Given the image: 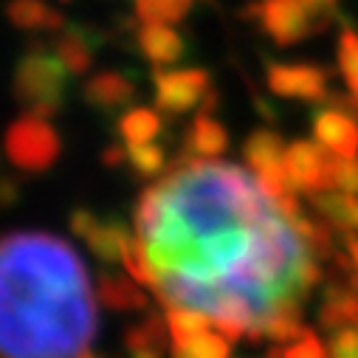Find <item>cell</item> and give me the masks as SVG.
Wrapping results in <instances>:
<instances>
[{"label": "cell", "instance_id": "cell-8", "mask_svg": "<svg viewBox=\"0 0 358 358\" xmlns=\"http://www.w3.org/2000/svg\"><path fill=\"white\" fill-rule=\"evenodd\" d=\"M68 226L73 231V237H79L91 254L102 262V265H116L124 257V248L130 245V229L119 215H96L87 206H76L68 217Z\"/></svg>", "mask_w": 358, "mask_h": 358}, {"label": "cell", "instance_id": "cell-26", "mask_svg": "<svg viewBox=\"0 0 358 358\" xmlns=\"http://www.w3.org/2000/svg\"><path fill=\"white\" fill-rule=\"evenodd\" d=\"M338 71L347 87V96L358 105V31L344 23L338 34Z\"/></svg>", "mask_w": 358, "mask_h": 358}, {"label": "cell", "instance_id": "cell-31", "mask_svg": "<svg viewBox=\"0 0 358 358\" xmlns=\"http://www.w3.org/2000/svg\"><path fill=\"white\" fill-rule=\"evenodd\" d=\"M23 198V181L15 175H0V212H9Z\"/></svg>", "mask_w": 358, "mask_h": 358}, {"label": "cell", "instance_id": "cell-7", "mask_svg": "<svg viewBox=\"0 0 358 358\" xmlns=\"http://www.w3.org/2000/svg\"><path fill=\"white\" fill-rule=\"evenodd\" d=\"M313 136L336 158H358V105L350 96H330L313 110Z\"/></svg>", "mask_w": 358, "mask_h": 358}, {"label": "cell", "instance_id": "cell-14", "mask_svg": "<svg viewBox=\"0 0 358 358\" xmlns=\"http://www.w3.org/2000/svg\"><path fill=\"white\" fill-rule=\"evenodd\" d=\"M136 48L150 65H158V68L175 65L187 57L184 34L172 26H161V23H141L136 29Z\"/></svg>", "mask_w": 358, "mask_h": 358}, {"label": "cell", "instance_id": "cell-5", "mask_svg": "<svg viewBox=\"0 0 358 358\" xmlns=\"http://www.w3.org/2000/svg\"><path fill=\"white\" fill-rule=\"evenodd\" d=\"M152 91L155 108L166 116H184L189 110L212 113L217 102L212 73L203 68H155Z\"/></svg>", "mask_w": 358, "mask_h": 358}, {"label": "cell", "instance_id": "cell-17", "mask_svg": "<svg viewBox=\"0 0 358 358\" xmlns=\"http://www.w3.org/2000/svg\"><path fill=\"white\" fill-rule=\"evenodd\" d=\"M310 212H316L324 223H330L341 234H358V198L352 192H313L308 195Z\"/></svg>", "mask_w": 358, "mask_h": 358}, {"label": "cell", "instance_id": "cell-9", "mask_svg": "<svg viewBox=\"0 0 358 358\" xmlns=\"http://www.w3.org/2000/svg\"><path fill=\"white\" fill-rule=\"evenodd\" d=\"M268 91L296 102H324L330 96V73L310 62H268L265 71Z\"/></svg>", "mask_w": 358, "mask_h": 358}, {"label": "cell", "instance_id": "cell-15", "mask_svg": "<svg viewBox=\"0 0 358 358\" xmlns=\"http://www.w3.org/2000/svg\"><path fill=\"white\" fill-rule=\"evenodd\" d=\"M96 299L113 313H133L150 308V299L136 285V280L130 274H119L113 265H102V271L96 274Z\"/></svg>", "mask_w": 358, "mask_h": 358}, {"label": "cell", "instance_id": "cell-4", "mask_svg": "<svg viewBox=\"0 0 358 358\" xmlns=\"http://www.w3.org/2000/svg\"><path fill=\"white\" fill-rule=\"evenodd\" d=\"M3 150H6V158L12 161V166H17L29 175H40V172H48L59 161L62 138L48 119L23 113L6 127Z\"/></svg>", "mask_w": 358, "mask_h": 358}, {"label": "cell", "instance_id": "cell-1", "mask_svg": "<svg viewBox=\"0 0 358 358\" xmlns=\"http://www.w3.org/2000/svg\"><path fill=\"white\" fill-rule=\"evenodd\" d=\"M136 240L164 308L203 310L229 341L268 316H302L322 259L257 178L226 161L178 155L136 203Z\"/></svg>", "mask_w": 358, "mask_h": 358}, {"label": "cell", "instance_id": "cell-37", "mask_svg": "<svg viewBox=\"0 0 358 358\" xmlns=\"http://www.w3.org/2000/svg\"><path fill=\"white\" fill-rule=\"evenodd\" d=\"M79 358H99V355H94V352H91V350H87V352H82V355H79Z\"/></svg>", "mask_w": 358, "mask_h": 358}, {"label": "cell", "instance_id": "cell-11", "mask_svg": "<svg viewBox=\"0 0 358 358\" xmlns=\"http://www.w3.org/2000/svg\"><path fill=\"white\" fill-rule=\"evenodd\" d=\"M333 161L330 152L316 144L296 138L285 150V169L296 192L313 195V192H327L333 189Z\"/></svg>", "mask_w": 358, "mask_h": 358}, {"label": "cell", "instance_id": "cell-35", "mask_svg": "<svg viewBox=\"0 0 358 358\" xmlns=\"http://www.w3.org/2000/svg\"><path fill=\"white\" fill-rule=\"evenodd\" d=\"M130 358H164V352H158V350H138V352H130Z\"/></svg>", "mask_w": 358, "mask_h": 358}, {"label": "cell", "instance_id": "cell-34", "mask_svg": "<svg viewBox=\"0 0 358 358\" xmlns=\"http://www.w3.org/2000/svg\"><path fill=\"white\" fill-rule=\"evenodd\" d=\"M344 254L358 268V234H344Z\"/></svg>", "mask_w": 358, "mask_h": 358}, {"label": "cell", "instance_id": "cell-25", "mask_svg": "<svg viewBox=\"0 0 358 358\" xmlns=\"http://www.w3.org/2000/svg\"><path fill=\"white\" fill-rule=\"evenodd\" d=\"M195 6V0H136V17L141 23L172 26L181 23Z\"/></svg>", "mask_w": 358, "mask_h": 358}, {"label": "cell", "instance_id": "cell-24", "mask_svg": "<svg viewBox=\"0 0 358 358\" xmlns=\"http://www.w3.org/2000/svg\"><path fill=\"white\" fill-rule=\"evenodd\" d=\"M172 358H231V341L220 333H201L189 341L169 344Z\"/></svg>", "mask_w": 358, "mask_h": 358}, {"label": "cell", "instance_id": "cell-33", "mask_svg": "<svg viewBox=\"0 0 358 358\" xmlns=\"http://www.w3.org/2000/svg\"><path fill=\"white\" fill-rule=\"evenodd\" d=\"M102 164H105L108 169H119V166H124V164H127V150H124V144H122V141L108 144V147L102 150Z\"/></svg>", "mask_w": 358, "mask_h": 358}, {"label": "cell", "instance_id": "cell-29", "mask_svg": "<svg viewBox=\"0 0 358 358\" xmlns=\"http://www.w3.org/2000/svg\"><path fill=\"white\" fill-rule=\"evenodd\" d=\"M330 358H358V324L330 330Z\"/></svg>", "mask_w": 358, "mask_h": 358}, {"label": "cell", "instance_id": "cell-13", "mask_svg": "<svg viewBox=\"0 0 358 358\" xmlns=\"http://www.w3.org/2000/svg\"><path fill=\"white\" fill-rule=\"evenodd\" d=\"M105 34L94 26H87V23H68L59 37L54 40V54L65 62V68L71 71V76H82L91 71L94 65V57L102 45Z\"/></svg>", "mask_w": 358, "mask_h": 358}, {"label": "cell", "instance_id": "cell-19", "mask_svg": "<svg viewBox=\"0 0 358 358\" xmlns=\"http://www.w3.org/2000/svg\"><path fill=\"white\" fill-rule=\"evenodd\" d=\"M164 119L152 108H127L116 119V136L122 144H152L164 136Z\"/></svg>", "mask_w": 358, "mask_h": 358}, {"label": "cell", "instance_id": "cell-22", "mask_svg": "<svg viewBox=\"0 0 358 358\" xmlns=\"http://www.w3.org/2000/svg\"><path fill=\"white\" fill-rule=\"evenodd\" d=\"M308 327L302 324V316H291V313H274L262 319L251 333L248 341L259 344V341H274V344H291L296 341Z\"/></svg>", "mask_w": 358, "mask_h": 358}, {"label": "cell", "instance_id": "cell-36", "mask_svg": "<svg viewBox=\"0 0 358 358\" xmlns=\"http://www.w3.org/2000/svg\"><path fill=\"white\" fill-rule=\"evenodd\" d=\"M262 358H282V350H280V347H277V350H268Z\"/></svg>", "mask_w": 358, "mask_h": 358}, {"label": "cell", "instance_id": "cell-10", "mask_svg": "<svg viewBox=\"0 0 358 358\" xmlns=\"http://www.w3.org/2000/svg\"><path fill=\"white\" fill-rule=\"evenodd\" d=\"M251 15L257 17L259 29L282 48L296 45L299 40L319 31L313 15L305 9L302 0H262L251 9Z\"/></svg>", "mask_w": 358, "mask_h": 358}, {"label": "cell", "instance_id": "cell-20", "mask_svg": "<svg viewBox=\"0 0 358 358\" xmlns=\"http://www.w3.org/2000/svg\"><path fill=\"white\" fill-rule=\"evenodd\" d=\"M166 347H169L166 319L158 310H152V308H147L141 313V319L127 324V330H124V350L127 352H138V350H158V352H164Z\"/></svg>", "mask_w": 358, "mask_h": 358}, {"label": "cell", "instance_id": "cell-28", "mask_svg": "<svg viewBox=\"0 0 358 358\" xmlns=\"http://www.w3.org/2000/svg\"><path fill=\"white\" fill-rule=\"evenodd\" d=\"M282 358H330V350L322 344V338L308 327L296 341L282 347Z\"/></svg>", "mask_w": 358, "mask_h": 358}, {"label": "cell", "instance_id": "cell-3", "mask_svg": "<svg viewBox=\"0 0 358 358\" xmlns=\"http://www.w3.org/2000/svg\"><path fill=\"white\" fill-rule=\"evenodd\" d=\"M68 85L71 71L54 54V48L43 43H29V48L20 54L15 65L12 79V94L17 105L31 116L51 119L68 102Z\"/></svg>", "mask_w": 358, "mask_h": 358}, {"label": "cell", "instance_id": "cell-6", "mask_svg": "<svg viewBox=\"0 0 358 358\" xmlns=\"http://www.w3.org/2000/svg\"><path fill=\"white\" fill-rule=\"evenodd\" d=\"M285 150L288 147H285L282 136L268 127L251 130V136L243 141V158H245L248 169L254 172L259 189L265 195H271L274 201L296 192L288 178V169H285Z\"/></svg>", "mask_w": 358, "mask_h": 358}, {"label": "cell", "instance_id": "cell-18", "mask_svg": "<svg viewBox=\"0 0 358 358\" xmlns=\"http://www.w3.org/2000/svg\"><path fill=\"white\" fill-rule=\"evenodd\" d=\"M6 20L20 31H62L68 23L62 15L48 6L45 0H9L6 3Z\"/></svg>", "mask_w": 358, "mask_h": 358}, {"label": "cell", "instance_id": "cell-2", "mask_svg": "<svg viewBox=\"0 0 358 358\" xmlns=\"http://www.w3.org/2000/svg\"><path fill=\"white\" fill-rule=\"evenodd\" d=\"M96 330L91 277L68 240L0 234V358H79Z\"/></svg>", "mask_w": 358, "mask_h": 358}, {"label": "cell", "instance_id": "cell-32", "mask_svg": "<svg viewBox=\"0 0 358 358\" xmlns=\"http://www.w3.org/2000/svg\"><path fill=\"white\" fill-rule=\"evenodd\" d=\"M305 3V9L313 15V20H316V26L319 29H324V23L336 15V9H338V0H302Z\"/></svg>", "mask_w": 358, "mask_h": 358}, {"label": "cell", "instance_id": "cell-27", "mask_svg": "<svg viewBox=\"0 0 358 358\" xmlns=\"http://www.w3.org/2000/svg\"><path fill=\"white\" fill-rule=\"evenodd\" d=\"M122 262H124V271H127L138 285L152 288V268H150V259H147V254H144V248H141V243H138L136 237H133L130 245L124 248Z\"/></svg>", "mask_w": 358, "mask_h": 358}, {"label": "cell", "instance_id": "cell-16", "mask_svg": "<svg viewBox=\"0 0 358 358\" xmlns=\"http://www.w3.org/2000/svg\"><path fill=\"white\" fill-rule=\"evenodd\" d=\"M229 150V130L209 113L195 116V122L189 124L187 136H184V155L189 158H201V161H217L223 158Z\"/></svg>", "mask_w": 358, "mask_h": 358}, {"label": "cell", "instance_id": "cell-30", "mask_svg": "<svg viewBox=\"0 0 358 358\" xmlns=\"http://www.w3.org/2000/svg\"><path fill=\"white\" fill-rule=\"evenodd\" d=\"M333 189L358 192V158H336L333 161Z\"/></svg>", "mask_w": 358, "mask_h": 358}, {"label": "cell", "instance_id": "cell-12", "mask_svg": "<svg viewBox=\"0 0 358 358\" xmlns=\"http://www.w3.org/2000/svg\"><path fill=\"white\" fill-rule=\"evenodd\" d=\"M138 94V82L127 71H99L82 85V99L99 113L127 110Z\"/></svg>", "mask_w": 358, "mask_h": 358}, {"label": "cell", "instance_id": "cell-23", "mask_svg": "<svg viewBox=\"0 0 358 358\" xmlns=\"http://www.w3.org/2000/svg\"><path fill=\"white\" fill-rule=\"evenodd\" d=\"M127 150V169L138 181H152L155 175L166 169V147L164 144H124Z\"/></svg>", "mask_w": 358, "mask_h": 358}, {"label": "cell", "instance_id": "cell-21", "mask_svg": "<svg viewBox=\"0 0 358 358\" xmlns=\"http://www.w3.org/2000/svg\"><path fill=\"white\" fill-rule=\"evenodd\" d=\"M164 319H166V330H169V338L172 344L178 341H189L201 333H206L212 327V319L198 310V308H184V305H172V308H164Z\"/></svg>", "mask_w": 358, "mask_h": 358}]
</instances>
